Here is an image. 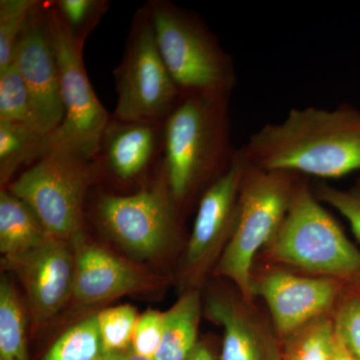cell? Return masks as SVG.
<instances>
[{
	"label": "cell",
	"mask_w": 360,
	"mask_h": 360,
	"mask_svg": "<svg viewBox=\"0 0 360 360\" xmlns=\"http://www.w3.org/2000/svg\"><path fill=\"white\" fill-rule=\"evenodd\" d=\"M72 246L75 257L72 298L80 304H99L158 286V276L90 243L84 236Z\"/></svg>",
	"instance_id": "cell-14"
},
{
	"label": "cell",
	"mask_w": 360,
	"mask_h": 360,
	"mask_svg": "<svg viewBox=\"0 0 360 360\" xmlns=\"http://www.w3.org/2000/svg\"><path fill=\"white\" fill-rule=\"evenodd\" d=\"M229 98L182 96L165 120L161 181L177 210L203 182L212 184L231 165Z\"/></svg>",
	"instance_id": "cell-2"
},
{
	"label": "cell",
	"mask_w": 360,
	"mask_h": 360,
	"mask_svg": "<svg viewBox=\"0 0 360 360\" xmlns=\"http://www.w3.org/2000/svg\"><path fill=\"white\" fill-rule=\"evenodd\" d=\"M347 286L328 277L272 271L252 279L251 295L264 300L279 335L288 338L335 310Z\"/></svg>",
	"instance_id": "cell-11"
},
{
	"label": "cell",
	"mask_w": 360,
	"mask_h": 360,
	"mask_svg": "<svg viewBox=\"0 0 360 360\" xmlns=\"http://www.w3.org/2000/svg\"><path fill=\"white\" fill-rule=\"evenodd\" d=\"M243 153L253 167L340 179L360 170V111L293 108L283 122L251 135Z\"/></svg>",
	"instance_id": "cell-1"
},
{
	"label": "cell",
	"mask_w": 360,
	"mask_h": 360,
	"mask_svg": "<svg viewBox=\"0 0 360 360\" xmlns=\"http://www.w3.org/2000/svg\"><path fill=\"white\" fill-rule=\"evenodd\" d=\"M165 122H120L111 116L97 161L122 182L134 181L148 172L163 148Z\"/></svg>",
	"instance_id": "cell-15"
},
{
	"label": "cell",
	"mask_w": 360,
	"mask_h": 360,
	"mask_svg": "<svg viewBox=\"0 0 360 360\" xmlns=\"http://www.w3.org/2000/svg\"><path fill=\"white\" fill-rule=\"evenodd\" d=\"M96 213L103 231L134 257H155L169 245L176 227L177 207L161 180L129 195L105 193Z\"/></svg>",
	"instance_id": "cell-9"
},
{
	"label": "cell",
	"mask_w": 360,
	"mask_h": 360,
	"mask_svg": "<svg viewBox=\"0 0 360 360\" xmlns=\"http://www.w3.org/2000/svg\"><path fill=\"white\" fill-rule=\"evenodd\" d=\"M39 0H0V72L13 63L14 49Z\"/></svg>",
	"instance_id": "cell-25"
},
{
	"label": "cell",
	"mask_w": 360,
	"mask_h": 360,
	"mask_svg": "<svg viewBox=\"0 0 360 360\" xmlns=\"http://www.w3.org/2000/svg\"><path fill=\"white\" fill-rule=\"evenodd\" d=\"M248 160L238 149L231 165L205 189L198 205L193 233L187 245L184 265L189 276H198L231 238Z\"/></svg>",
	"instance_id": "cell-12"
},
{
	"label": "cell",
	"mask_w": 360,
	"mask_h": 360,
	"mask_svg": "<svg viewBox=\"0 0 360 360\" xmlns=\"http://www.w3.org/2000/svg\"><path fill=\"white\" fill-rule=\"evenodd\" d=\"M328 360H359L345 345V343L340 340V336L336 335L331 347L330 354Z\"/></svg>",
	"instance_id": "cell-30"
},
{
	"label": "cell",
	"mask_w": 360,
	"mask_h": 360,
	"mask_svg": "<svg viewBox=\"0 0 360 360\" xmlns=\"http://www.w3.org/2000/svg\"><path fill=\"white\" fill-rule=\"evenodd\" d=\"M44 8L58 63L65 110L60 127L45 136L44 155L58 151L84 160H96L111 116L96 96L87 77L84 46L71 34L52 1H44Z\"/></svg>",
	"instance_id": "cell-6"
},
{
	"label": "cell",
	"mask_w": 360,
	"mask_h": 360,
	"mask_svg": "<svg viewBox=\"0 0 360 360\" xmlns=\"http://www.w3.org/2000/svg\"><path fill=\"white\" fill-rule=\"evenodd\" d=\"M97 360H105V359H103V357H101V359H97Z\"/></svg>",
	"instance_id": "cell-33"
},
{
	"label": "cell",
	"mask_w": 360,
	"mask_h": 360,
	"mask_svg": "<svg viewBox=\"0 0 360 360\" xmlns=\"http://www.w3.org/2000/svg\"><path fill=\"white\" fill-rule=\"evenodd\" d=\"M103 356L97 315H90L65 331L42 360H97Z\"/></svg>",
	"instance_id": "cell-21"
},
{
	"label": "cell",
	"mask_w": 360,
	"mask_h": 360,
	"mask_svg": "<svg viewBox=\"0 0 360 360\" xmlns=\"http://www.w3.org/2000/svg\"><path fill=\"white\" fill-rule=\"evenodd\" d=\"M13 63L32 99L37 130L44 136L51 134L63 123L65 110L44 1L39 2L26 21L14 49Z\"/></svg>",
	"instance_id": "cell-10"
},
{
	"label": "cell",
	"mask_w": 360,
	"mask_h": 360,
	"mask_svg": "<svg viewBox=\"0 0 360 360\" xmlns=\"http://www.w3.org/2000/svg\"><path fill=\"white\" fill-rule=\"evenodd\" d=\"M336 335L360 360V290L347 288L333 310Z\"/></svg>",
	"instance_id": "cell-27"
},
{
	"label": "cell",
	"mask_w": 360,
	"mask_h": 360,
	"mask_svg": "<svg viewBox=\"0 0 360 360\" xmlns=\"http://www.w3.org/2000/svg\"><path fill=\"white\" fill-rule=\"evenodd\" d=\"M186 360H214V357L205 343L198 342Z\"/></svg>",
	"instance_id": "cell-32"
},
{
	"label": "cell",
	"mask_w": 360,
	"mask_h": 360,
	"mask_svg": "<svg viewBox=\"0 0 360 360\" xmlns=\"http://www.w3.org/2000/svg\"><path fill=\"white\" fill-rule=\"evenodd\" d=\"M103 359L105 360H155L136 354L131 347L120 352H106L103 354Z\"/></svg>",
	"instance_id": "cell-31"
},
{
	"label": "cell",
	"mask_w": 360,
	"mask_h": 360,
	"mask_svg": "<svg viewBox=\"0 0 360 360\" xmlns=\"http://www.w3.org/2000/svg\"><path fill=\"white\" fill-rule=\"evenodd\" d=\"M206 314L224 328L221 360H274L276 348L262 326L226 295H212Z\"/></svg>",
	"instance_id": "cell-16"
},
{
	"label": "cell",
	"mask_w": 360,
	"mask_h": 360,
	"mask_svg": "<svg viewBox=\"0 0 360 360\" xmlns=\"http://www.w3.org/2000/svg\"><path fill=\"white\" fill-rule=\"evenodd\" d=\"M2 264L22 283L35 326L51 321L72 297L75 257L70 243L52 238L23 255L4 257Z\"/></svg>",
	"instance_id": "cell-13"
},
{
	"label": "cell",
	"mask_w": 360,
	"mask_h": 360,
	"mask_svg": "<svg viewBox=\"0 0 360 360\" xmlns=\"http://www.w3.org/2000/svg\"><path fill=\"white\" fill-rule=\"evenodd\" d=\"M312 191L321 203L330 205L347 219L360 241V179L347 191H340L326 184H316Z\"/></svg>",
	"instance_id": "cell-28"
},
{
	"label": "cell",
	"mask_w": 360,
	"mask_h": 360,
	"mask_svg": "<svg viewBox=\"0 0 360 360\" xmlns=\"http://www.w3.org/2000/svg\"><path fill=\"white\" fill-rule=\"evenodd\" d=\"M51 236L25 201L7 189L0 191V251L16 257L44 245Z\"/></svg>",
	"instance_id": "cell-17"
},
{
	"label": "cell",
	"mask_w": 360,
	"mask_h": 360,
	"mask_svg": "<svg viewBox=\"0 0 360 360\" xmlns=\"http://www.w3.org/2000/svg\"><path fill=\"white\" fill-rule=\"evenodd\" d=\"M101 175L97 160L52 151L6 189L32 208L51 238L73 245L84 236L85 195Z\"/></svg>",
	"instance_id": "cell-7"
},
{
	"label": "cell",
	"mask_w": 360,
	"mask_h": 360,
	"mask_svg": "<svg viewBox=\"0 0 360 360\" xmlns=\"http://www.w3.org/2000/svg\"><path fill=\"white\" fill-rule=\"evenodd\" d=\"M198 291H188L165 312V328L155 360H186L198 345L200 319Z\"/></svg>",
	"instance_id": "cell-18"
},
{
	"label": "cell",
	"mask_w": 360,
	"mask_h": 360,
	"mask_svg": "<svg viewBox=\"0 0 360 360\" xmlns=\"http://www.w3.org/2000/svg\"><path fill=\"white\" fill-rule=\"evenodd\" d=\"M146 6L158 51L181 96L229 98L233 65L205 23L170 2L153 0Z\"/></svg>",
	"instance_id": "cell-4"
},
{
	"label": "cell",
	"mask_w": 360,
	"mask_h": 360,
	"mask_svg": "<svg viewBox=\"0 0 360 360\" xmlns=\"http://www.w3.org/2000/svg\"><path fill=\"white\" fill-rule=\"evenodd\" d=\"M266 252L278 264L360 290V251L302 180Z\"/></svg>",
	"instance_id": "cell-3"
},
{
	"label": "cell",
	"mask_w": 360,
	"mask_h": 360,
	"mask_svg": "<svg viewBox=\"0 0 360 360\" xmlns=\"http://www.w3.org/2000/svg\"><path fill=\"white\" fill-rule=\"evenodd\" d=\"M120 122H165L181 101L156 44L148 6L135 14L123 58L115 70Z\"/></svg>",
	"instance_id": "cell-8"
},
{
	"label": "cell",
	"mask_w": 360,
	"mask_h": 360,
	"mask_svg": "<svg viewBox=\"0 0 360 360\" xmlns=\"http://www.w3.org/2000/svg\"><path fill=\"white\" fill-rule=\"evenodd\" d=\"M300 180V174L260 169L248 162L236 225L215 270L236 283L245 302L252 300L255 255L283 224Z\"/></svg>",
	"instance_id": "cell-5"
},
{
	"label": "cell",
	"mask_w": 360,
	"mask_h": 360,
	"mask_svg": "<svg viewBox=\"0 0 360 360\" xmlns=\"http://www.w3.org/2000/svg\"><path fill=\"white\" fill-rule=\"evenodd\" d=\"M165 328V312L148 309L139 316L135 326L131 348L136 354L155 359Z\"/></svg>",
	"instance_id": "cell-29"
},
{
	"label": "cell",
	"mask_w": 360,
	"mask_h": 360,
	"mask_svg": "<svg viewBox=\"0 0 360 360\" xmlns=\"http://www.w3.org/2000/svg\"><path fill=\"white\" fill-rule=\"evenodd\" d=\"M52 4L82 46L110 8V1L106 0H54Z\"/></svg>",
	"instance_id": "cell-24"
},
{
	"label": "cell",
	"mask_w": 360,
	"mask_h": 360,
	"mask_svg": "<svg viewBox=\"0 0 360 360\" xmlns=\"http://www.w3.org/2000/svg\"><path fill=\"white\" fill-rule=\"evenodd\" d=\"M335 336L333 319H315L286 338L283 360H328Z\"/></svg>",
	"instance_id": "cell-22"
},
{
	"label": "cell",
	"mask_w": 360,
	"mask_h": 360,
	"mask_svg": "<svg viewBox=\"0 0 360 360\" xmlns=\"http://www.w3.org/2000/svg\"><path fill=\"white\" fill-rule=\"evenodd\" d=\"M25 309L13 283H0V360H30Z\"/></svg>",
	"instance_id": "cell-20"
},
{
	"label": "cell",
	"mask_w": 360,
	"mask_h": 360,
	"mask_svg": "<svg viewBox=\"0 0 360 360\" xmlns=\"http://www.w3.org/2000/svg\"><path fill=\"white\" fill-rule=\"evenodd\" d=\"M96 315L103 354L131 347L135 326L139 319L134 307L120 305L104 309Z\"/></svg>",
	"instance_id": "cell-26"
},
{
	"label": "cell",
	"mask_w": 360,
	"mask_h": 360,
	"mask_svg": "<svg viewBox=\"0 0 360 360\" xmlns=\"http://www.w3.org/2000/svg\"><path fill=\"white\" fill-rule=\"evenodd\" d=\"M44 135L26 125L0 122V186L6 189L23 165L44 155Z\"/></svg>",
	"instance_id": "cell-19"
},
{
	"label": "cell",
	"mask_w": 360,
	"mask_h": 360,
	"mask_svg": "<svg viewBox=\"0 0 360 360\" xmlns=\"http://www.w3.org/2000/svg\"><path fill=\"white\" fill-rule=\"evenodd\" d=\"M0 122L37 129L32 99L14 63L0 72Z\"/></svg>",
	"instance_id": "cell-23"
}]
</instances>
